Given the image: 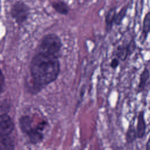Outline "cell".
Returning <instances> with one entry per match:
<instances>
[{
	"label": "cell",
	"mask_w": 150,
	"mask_h": 150,
	"mask_svg": "<svg viewBox=\"0 0 150 150\" xmlns=\"http://www.w3.org/2000/svg\"><path fill=\"white\" fill-rule=\"evenodd\" d=\"M62 46L61 40L56 35H47L41 41L39 52L58 57Z\"/></svg>",
	"instance_id": "7a4b0ae2"
},
{
	"label": "cell",
	"mask_w": 150,
	"mask_h": 150,
	"mask_svg": "<svg viewBox=\"0 0 150 150\" xmlns=\"http://www.w3.org/2000/svg\"><path fill=\"white\" fill-rule=\"evenodd\" d=\"M149 76L150 73L149 70L146 67H145L139 76V81L138 86V93L142 92L144 90L146 84V82L149 78Z\"/></svg>",
	"instance_id": "9c48e42d"
},
{
	"label": "cell",
	"mask_w": 150,
	"mask_h": 150,
	"mask_svg": "<svg viewBox=\"0 0 150 150\" xmlns=\"http://www.w3.org/2000/svg\"><path fill=\"white\" fill-rule=\"evenodd\" d=\"M29 13V7L21 1L16 2L11 8L12 16L19 24L22 23L27 19Z\"/></svg>",
	"instance_id": "277c9868"
},
{
	"label": "cell",
	"mask_w": 150,
	"mask_h": 150,
	"mask_svg": "<svg viewBox=\"0 0 150 150\" xmlns=\"http://www.w3.org/2000/svg\"><path fill=\"white\" fill-rule=\"evenodd\" d=\"M144 111L143 110L140 111L137 117V124L136 127L137 138H142L146 133V124L144 117Z\"/></svg>",
	"instance_id": "8992f818"
},
{
	"label": "cell",
	"mask_w": 150,
	"mask_h": 150,
	"mask_svg": "<svg viewBox=\"0 0 150 150\" xmlns=\"http://www.w3.org/2000/svg\"><path fill=\"white\" fill-rule=\"evenodd\" d=\"M137 134L136 128L133 124H130L127 129L125 133V141L126 143L130 144L133 143L137 139Z\"/></svg>",
	"instance_id": "30bf717a"
},
{
	"label": "cell",
	"mask_w": 150,
	"mask_h": 150,
	"mask_svg": "<svg viewBox=\"0 0 150 150\" xmlns=\"http://www.w3.org/2000/svg\"><path fill=\"white\" fill-rule=\"evenodd\" d=\"M60 71L58 57L39 52L30 63L33 87L39 91L56 79Z\"/></svg>",
	"instance_id": "6da1fadb"
},
{
	"label": "cell",
	"mask_w": 150,
	"mask_h": 150,
	"mask_svg": "<svg viewBox=\"0 0 150 150\" xmlns=\"http://www.w3.org/2000/svg\"><path fill=\"white\" fill-rule=\"evenodd\" d=\"M14 128V124L7 114L0 115V137L9 136Z\"/></svg>",
	"instance_id": "5b68a950"
},
{
	"label": "cell",
	"mask_w": 150,
	"mask_h": 150,
	"mask_svg": "<svg viewBox=\"0 0 150 150\" xmlns=\"http://www.w3.org/2000/svg\"><path fill=\"white\" fill-rule=\"evenodd\" d=\"M19 123L22 131L28 136L31 142L36 144L42 140L43 135L42 130L44 126L33 128L31 119L28 116H24L21 118Z\"/></svg>",
	"instance_id": "3957f363"
},
{
	"label": "cell",
	"mask_w": 150,
	"mask_h": 150,
	"mask_svg": "<svg viewBox=\"0 0 150 150\" xmlns=\"http://www.w3.org/2000/svg\"><path fill=\"white\" fill-rule=\"evenodd\" d=\"M110 67L113 69H115L119 66V59L118 58H114L110 62Z\"/></svg>",
	"instance_id": "e0dca14e"
},
{
	"label": "cell",
	"mask_w": 150,
	"mask_h": 150,
	"mask_svg": "<svg viewBox=\"0 0 150 150\" xmlns=\"http://www.w3.org/2000/svg\"><path fill=\"white\" fill-rule=\"evenodd\" d=\"M4 84H5V78L0 69V95L4 90Z\"/></svg>",
	"instance_id": "2e32d148"
},
{
	"label": "cell",
	"mask_w": 150,
	"mask_h": 150,
	"mask_svg": "<svg viewBox=\"0 0 150 150\" xmlns=\"http://www.w3.org/2000/svg\"><path fill=\"white\" fill-rule=\"evenodd\" d=\"M150 32V12H148L143 20V25H142V31L140 36V42L141 43H144L145 41L148 34Z\"/></svg>",
	"instance_id": "52a82bcc"
},
{
	"label": "cell",
	"mask_w": 150,
	"mask_h": 150,
	"mask_svg": "<svg viewBox=\"0 0 150 150\" xmlns=\"http://www.w3.org/2000/svg\"><path fill=\"white\" fill-rule=\"evenodd\" d=\"M145 150H150V136L145 144Z\"/></svg>",
	"instance_id": "ac0fdd59"
},
{
	"label": "cell",
	"mask_w": 150,
	"mask_h": 150,
	"mask_svg": "<svg viewBox=\"0 0 150 150\" xmlns=\"http://www.w3.org/2000/svg\"><path fill=\"white\" fill-rule=\"evenodd\" d=\"M126 48L127 50L128 56H131L135 50L137 48V45L134 40H131L126 45Z\"/></svg>",
	"instance_id": "9a60e30c"
},
{
	"label": "cell",
	"mask_w": 150,
	"mask_h": 150,
	"mask_svg": "<svg viewBox=\"0 0 150 150\" xmlns=\"http://www.w3.org/2000/svg\"><path fill=\"white\" fill-rule=\"evenodd\" d=\"M53 8L59 13L67 14L69 12L68 6L63 2H55L52 4Z\"/></svg>",
	"instance_id": "4fadbf2b"
},
{
	"label": "cell",
	"mask_w": 150,
	"mask_h": 150,
	"mask_svg": "<svg viewBox=\"0 0 150 150\" xmlns=\"http://www.w3.org/2000/svg\"><path fill=\"white\" fill-rule=\"evenodd\" d=\"M115 8H112L110 9L105 15V29L107 32L111 30L112 28L113 23H114V19L116 15Z\"/></svg>",
	"instance_id": "ba28073f"
},
{
	"label": "cell",
	"mask_w": 150,
	"mask_h": 150,
	"mask_svg": "<svg viewBox=\"0 0 150 150\" xmlns=\"http://www.w3.org/2000/svg\"><path fill=\"white\" fill-rule=\"evenodd\" d=\"M116 56L119 60L125 61L128 57L126 46H119L117 49Z\"/></svg>",
	"instance_id": "5bb4252c"
},
{
	"label": "cell",
	"mask_w": 150,
	"mask_h": 150,
	"mask_svg": "<svg viewBox=\"0 0 150 150\" xmlns=\"http://www.w3.org/2000/svg\"><path fill=\"white\" fill-rule=\"evenodd\" d=\"M128 10V5H125L120 10V11L116 13L115 19H114V24L119 26L121 24L123 19L126 16L127 12Z\"/></svg>",
	"instance_id": "7c38bea8"
},
{
	"label": "cell",
	"mask_w": 150,
	"mask_h": 150,
	"mask_svg": "<svg viewBox=\"0 0 150 150\" xmlns=\"http://www.w3.org/2000/svg\"><path fill=\"white\" fill-rule=\"evenodd\" d=\"M0 150H14V143L9 136L0 137Z\"/></svg>",
	"instance_id": "8fae6325"
}]
</instances>
